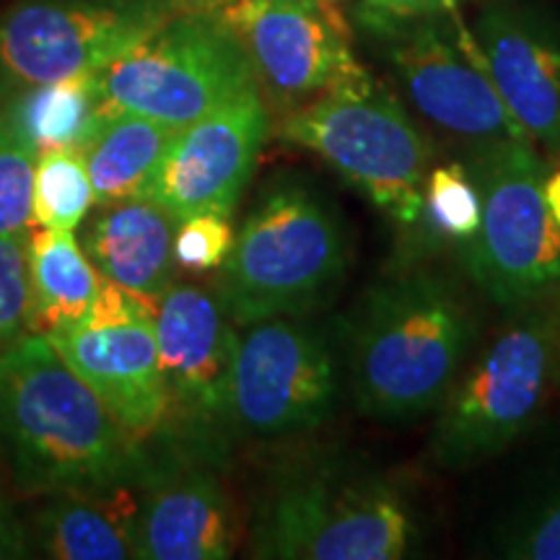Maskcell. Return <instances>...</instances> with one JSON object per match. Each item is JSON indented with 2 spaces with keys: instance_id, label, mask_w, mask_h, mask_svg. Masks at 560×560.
Listing matches in <instances>:
<instances>
[{
  "instance_id": "obj_28",
  "label": "cell",
  "mask_w": 560,
  "mask_h": 560,
  "mask_svg": "<svg viewBox=\"0 0 560 560\" xmlns=\"http://www.w3.org/2000/svg\"><path fill=\"white\" fill-rule=\"evenodd\" d=\"M503 558L560 560V490L506 532Z\"/></svg>"
},
{
  "instance_id": "obj_29",
  "label": "cell",
  "mask_w": 560,
  "mask_h": 560,
  "mask_svg": "<svg viewBox=\"0 0 560 560\" xmlns=\"http://www.w3.org/2000/svg\"><path fill=\"white\" fill-rule=\"evenodd\" d=\"M462 0H361L355 19H420L454 13Z\"/></svg>"
},
{
  "instance_id": "obj_3",
  "label": "cell",
  "mask_w": 560,
  "mask_h": 560,
  "mask_svg": "<svg viewBox=\"0 0 560 560\" xmlns=\"http://www.w3.org/2000/svg\"><path fill=\"white\" fill-rule=\"evenodd\" d=\"M348 268V234L338 210L283 179L260 195L236 231L213 291L236 325L304 317L325 304Z\"/></svg>"
},
{
  "instance_id": "obj_24",
  "label": "cell",
  "mask_w": 560,
  "mask_h": 560,
  "mask_svg": "<svg viewBox=\"0 0 560 560\" xmlns=\"http://www.w3.org/2000/svg\"><path fill=\"white\" fill-rule=\"evenodd\" d=\"M425 219L439 234L470 242L480 226V192L467 164L431 166L425 179Z\"/></svg>"
},
{
  "instance_id": "obj_18",
  "label": "cell",
  "mask_w": 560,
  "mask_h": 560,
  "mask_svg": "<svg viewBox=\"0 0 560 560\" xmlns=\"http://www.w3.org/2000/svg\"><path fill=\"white\" fill-rule=\"evenodd\" d=\"M179 221L151 198L96 206L81 223V247L104 278L153 301L174 283V234Z\"/></svg>"
},
{
  "instance_id": "obj_19",
  "label": "cell",
  "mask_w": 560,
  "mask_h": 560,
  "mask_svg": "<svg viewBox=\"0 0 560 560\" xmlns=\"http://www.w3.org/2000/svg\"><path fill=\"white\" fill-rule=\"evenodd\" d=\"M30 310L26 330L50 335L81 325L94 306L102 272L68 229L34 226L26 236Z\"/></svg>"
},
{
  "instance_id": "obj_12",
  "label": "cell",
  "mask_w": 560,
  "mask_h": 560,
  "mask_svg": "<svg viewBox=\"0 0 560 560\" xmlns=\"http://www.w3.org/2000/svg\"><path fill=\"white\" fill-rule=\"evenodd\" d=\"M156 306L102 276L89 317L45 335L132 441L156 433L172 410L159 366Z\"/></svg>"
},
{
  "instance_id": "obj_17",
  "label": "cell",
  "mask_w": 560,
  "mask_h": 560,
  "mask_svg": "<svg viewBox=\"0 0 560 560\" xmlns=\"http://www.w3.org/2000/svg\"><path fill=\"white\" fill-rule=\"evenodd\" d=\"M240 516L210 472L161 480L130 506V540L143 560H226L240 545Z\"/></svg>"
},
{
  "instance_id": "obj_2",
  "label": "cell",
  "mask_w": 560,
  "mask_h": 560,
  "mask_svg": "<svg viewBox=\"0 0 560 560\" xmlns=\"http://www.w3.org/2000/svg\"><path fill=\"white\" fill-rule=\"evenodd\" d=\"M132 444L45 335L0 353V462L19 493H115L138 467Z\"/></svg>"
},
{
  "instance_id": "obj_9",
  "label": "cell",
  "mask_w": 560,
  "mask_h": 560,
  "mask_svg": "<svg viewBox=\"0 0 560 560\" xmlns=\"http://www.w3.org/2000/svg\"><path fill=\"white\" fill-rule=\"evenodd\" d=\"M359 24L380 45L412 107L433 128L467 145L529 140L503 104L478 39L457 11L420 19H359Z\"/></svg>"
},
{
  "instance_id": "obj_10",
  "label": "cell",
  "mask_w": 560,
  "mask_h": 560,
  "mask_svg": "<svg viewBox=\"0 0 560 560\" xmlns=\"http://www.w3.org/2000/svg\"><path fill=\"white\" fill-rule=\"evenodd\" d=\"M177 11L174 0H16L0 13V100L96 73Z\"/></svg>"
},
{
  "instance_id": "obj_1",
  "label": "cell",
  "mask_w": 560,
  "mask_h": 560,
  "mask_svg": "<svg viewBox=\"0 0 560 560\" xmlns=\"http://www.w3.org/2000/svg\"><path fill=\"white\" fill-rule=\"evenodd\" d=\"M478 332V310L452 272L433 265L389 272L350 314V395L363 416L389 423L436 412L470 363Z\"/></svg>"
},
{
  "instance_id": "obj_32",
  "label": "cell",
  "mask_w": 560,
  "mask_h": 560,
  "mask_svg": "<svg viewBox=\"0 0 560 560\" xmlns=\"http://www.w3.org/2000/svg\"><path fill=\"white\" fill-rule=\"evenodd\" d=\"M231 0H195L192 11H221L226 9Z\"/></svg>"
},
{
  "instance_id": "obj_30",
  "label": "cell",
  "mask_w": 560,
  "mask_h": 560,
  "mask_svg": "<svg viewBox=\"0 0 560 560\" xmlns=\"http://www.w3.org/2000/svg\"><path fill=\"white\" fill-rule=\"evenodd\" d=\"M32 556V535L19 520L16 509L0 493V560H19Z\"/></svg>"
},
{
  "instance_id": "obj_11",
  "label": "cell",
  "mask_w": 560,
  "mask_h": 560,
  "mask_svg": "<svg viewBox=\"0 0 560 560\" xmlns=\"http://www.w3.org/2000/svg\"><path fill=\"white\" fill-rule=\"evenodd\" d=\"M338 389V359L317 327L299 317L252 322L236 342L231 425L262 439L314 431L332 416Z\"/></svg>"
},
{
  "instance_id": "obj_27",
  "label": "cell",
  "mask_w": 560,
  "mask_h": 560,
  "mask_svg": "<svg viewBox=\"0 0 560 560\" xmlns=\"http://www.w3.org/2000/svg\"><path fill=\"white\" fill-rule=\"evenodd\" d=\"M30 278H26V240L0 236V353L26 332Z\"/></svg>"
},
{
  "instance_id": "obj_22",
  "label": "cell",
  "mask_w": 560,
  "mask_h": 560,
  "mask_svg": "<svg viewBox=\"0 0 560 560\" xmlns=\"http://www.w3.org/2000/svg\"><path fill=\"white\" fill-rule=\"evenodd\" d=\"M0 117L37 153L81 149L102 117L96 73L16 91L0 100Z\"/></svg>"
},
{
  "instance_id": "obj_7",
  "label": "cell",
  "mask_w": 560,
  "mask_h": 560,
  "mask_svg": "<svg viewBox=\"0 0 560 560\" xmlns=\"http://www.w3.org/2000/svg\"><path fill=\"white\" fill-rule=\"evenodd\" d=\"M480 192V226L465 242L467 276L501 310H516L560 285V223L545 200L548 166L524 138L467 145Z\"/></svg>"
},
{
  "instance_id": "obj_31",
  "label": "cell",
  "mask_w": 560,
  "mask_h": 560,
  "mask_svg": "<svg viewBox=\"0 0 560 560\" xmlns=\"http://www.w3.org/2000/svg\"><path fill=\"white\" fill-rule=\"evenodd\" d=\"M545 200H548L552 219L560 223V170L545 177Z\"/></svg>"
},
{
  "instance_id": "obj_8",
  "label": "cell",
  "mask_w": 560,
  "mask_h": 560,
  "mask_svg": "<svg viewBox=\"0 0 560 560\" xmlns=\"http://www.w3.org/2000/svg\"><path fill=\"white\" fill-rule=\"evenodd\" d=\"M257 86L242 39L219 11H177L107 68L102 112H136L172 130ZM260 89V86H257Z\"/></svg>"
},
{
  "instance_id": "obj_34",
  "label": "cell",
  "mask_w": 560,
  "mask_h": 560,
  "mask_svg": "<svg viewBox=\"0 0 560 560\" xmlns=\"http://www.w3.org/2000/svg\"><path fill=\"white\" fill-rule=\"evenodd\" d=\"M174 3H177V9H179V11H192V3H195V0H174Z\"/></svg>"
},
{
  "instance_id": "obj_33",
  "label": "cell",
  "mask_w": 560,
  "mask_h": 560,
  "mask_svg": "<svg viewBox=\"0 0 560 560\" xmlns=\"http://www.w3.org/2000/svg\"><path fill=\"white\" fill-rule=\"evenodd\" d=\"M552 299H556V312H558V366H556V387H560V285L552 291Z\"/></svg>"
},
{
  "instance_id": "obj_15",
  "label": "cell",
  "mask_w": 560,
  "mask_h": 560,
  "mask_svg": "<svg viewBox=\"0 0 560 560\" xmlns=\"http://www.w3.org/2000/svg\"><path fill=\"white\" fill-rule=\"evenodd\" d=\"M472 34L514 120L560 156V19L537 0H488Z\"/></svg>"
},
{
  "instance_id": "obj_5",
  "label": "cell",
  "mask_w": 560,
  "mask_h": 560,
  "mask_svg": "<svg viewBox=\"0 0 560 560\" xmlns=\"http://www.w3.org/2000/svg\"><path fill=\"white\" fill-rule=\"evenodd\" d=\"M278 136L317 153L397 226L425 219L433 145L392 91L366 68L280 117Z\"/></svg>"
},
{
  "instance_id": "obj_20",
  "label": "cell",
  "mask_w": 560,
  "mask_h": 560,
  "mask_svg": "<svg viewBox=\"0 0 560 560\" xmlns=\"http://www.w3.org/2000/svg\"><path fill=\"white\" fill-rule=\"evenodd\" d=\"M128 488L115 493H55L34 520L32 548L55 560H130Z\"/></svg>"
},
{
  "instance_id": "obj_23",
  "label": "cell",
  "mask_w": 560,
  "mask_h": 560,
  "mask_svg": "<svg viewBox=\"0 0 560 560\" xmlns=\"http://www.w3.org/2000/svg\"><path fill=\"white\" fill-rule=\"evenodd\" d=\"M96 206L86 164L79 149L42 151L34 170V226L79 229Z\"/></svg>"
},
{
  "instance_id": "obj_25",
  "label": "cell",
  "mask_w": 560,
  "mask_h": 560,
  "mask_svg": "<svg viewBox=\"0 0 560 560\" xmlns=\"http://www.w3.org/2000/svg\"><path fill=\"white\" fill-rule=\"evenodd\" d=\"M39 153L0 117V236L26 240L34 229L32 195Z\"/></svg>"
},
{
  "instance_id": "obj_26",
  "label": "cell",
  "mask_w": 560,
  "mask_h": 560,
  "mask_svg": "<svg viewBox=\"0 0 560 560\" xmlns=\"http://www.w3.org/2000/svg\"><path fill=\"white\" fill-rule=\"evenodd\" d=\"M236 231L229 215L200 213L179 221L174 234V260L187 272L219 270L229 257Z\"/></svg>"
},
{
  "instance_id": "obj_14",
  "label": "cell",
  "mask_w": 560,
  "mask_h": 560,
  "mask_svg": "<svg viewBox=\"0 0 560 560\" xmlns=\"http://www.w3.org/2000/svg\"><path fill=\"white\" fill-rule=\"evenodd\" d=\"M270 136V107L252 86L174 132L145 198L177 221L200 213L229 215L247 190Z\"/></svg>"
},
{
  "instance_id": "obj_16",
  "label": "cell",
  "mask_w": 560,
  "mask_h": 560,
  "mask_svg": "<svg viewBox=\"0 0 560 560\" xmlns=\"http://www.w3.org/2000/svg\"><path fill=\"white\" fill-rule=\"evenodd\" d=\"M240 332L213 289L174 283L156 306L159 366L172 410L198 425H231Z\"/></svg>"
},
{
  "instance_id": "obj_6",
  "label": "cell",
  "mask_w": 560,
  "mask_h": 560,
  "mask_svg": "<svg viewBox=\"0 0 560 560\" xmlns=\"http://www.w3.org/2000/svg\"><path fill=\"white\" fill-rule=\"evenodd\" d=\"M558 366L552 291L509 312V322L459 374L429 439L441 470H467L499 457L535 423Z\"/></svg>"
},
{
  "instance_id": "obj_13",
  "label": "cell",
  "mask_w": 560,
  "mask_h": 560,
  "mask_svg": "<svg viewBox=\"0 0 560 560\" xmlns=\"http://www.w3.org/2000/svg\"><path fill=\"white\" fill-rule=\"evenodd\" d=\"M335 0H231L219 13L242 39L268 107L280 117L340 86L363 66Z\"/></svg>"
},
{
  "instance_id": "obj_21",
  "label": "cell",
  "mask_w": 560,
  "mask_h": 560,
  "mask_svg": "<svg viewBox=\"0 0 560 560\" xmlns=\"http://www.w3.org/2000/svg\"><path fill=\"white\" fill-rule=\"evenodd\" d=\"M174 132L136 112H102L94 132L79 149L96 206L145 198Z\"/></svg>"
},
{
  "instance_id": "obj_4",
  "label": "cell",
  "mask_w": 560,
  "mask_h": 560,
  "mask_svg": "<svg viewBox=\"0 0 560 560\" xmlns=\"http://www.w3.org/2000/svg\"><path fill=\"white\" fill-rule=\"evenodd\" d=\"M418 548V511L400 482L342 462L285 475L252 529L255 558L400 560Z\"/></svg>"
}]
</instances>
